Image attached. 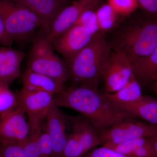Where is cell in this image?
<instances>
[{
    "label": "cell",
    "instance_id": "25",
    "mask_svg": "<svg viewBox=\"0 0 157 157\" xmlns=\"http://www.w3.org/2000/svg\"><path fill=\"white\" fill-rule=\"evenodd\" d=\"M41 157H50L53 151L51 138L46 131L42 132L38 137Z\"/></svg>",
    "mask_w": 157,
    "mask_h": 157
},
{
    "label": "cell",
    "instance_id": "20",
    "mask_svg": "<svg viewBox=\"0 0 157 157\" xmlns=\"http://www.w3.org/2000/svg\"><path fill=\"white\" fill-rule=\"evenodd\" d=\"M106 98L113 104L136 103L143 99L140 82L133 75L128 82L116 92L104 94Z\"/></svg>",
    "mask_w": 157,
    "mask_h": 157
},
{
    "label": "cell",
    "instance_id": "21",
    "mask_svg": "<svg viewBox=\"0 0 157 157\" xmlns=\"http://www.w3.org/2000/svg\"><path fill=\"white\" fill-rule=\"evenodd\" d=\"M95 12L99 30H109L114 26L117 14L109 4L102 5Z\"/></svg>",
    "mask_w": 157,
    "mask_h": 157
},
{
    "label": "cell",
    "instance_id": "27",
    "mask_svg": "<svg viewBox=\"0 0 157 157\" xmlns=\"http://www.w3.org/2000/svg\"><path fill=\"white\" fill-rule=\"evenodd\" d=\"M83 157H131L127 156L113 150L112 149L103 146L96 147L88 152Z\"/></svg>",
    "mask_w": 157,
    "mask_h": 157
},
{
    "label": "cell",
    "instance_id": "26",
    "mask_svg": "<svg viewBox=\"0 0 157 157\" xmlns=\"http://www.w3.org/2000/svg\"><path fill=\"white\" fill-rule=\"evenodd\" d=\"M0 150L4 157H30L20 145L0 143Z\"/></svg>",
    "mask_w": 157,
    "mask_h": 157
},
{
    "label": "cell",
    "instance_id": "11",
    "mask_svg": "<svg viewBox=\"0 0 157 157\" xmlns=\"http://www.w3.org/2000/svg\"><path fill=\"white\" fill-rule=\"evenodd\" d=\"M95 35L86 28L75 25L55 39L51 44L67 63L84 48Z\"/></svg>",
    "mask_w": 157,
    "mask_h": 157
},
{
    "label": "cell",
    "instance_id": "2",
    "mask_svg": "<svg viewBox=\"0 0 157 157\" xmlns=\"http://www.w3.org/2000/svg\"><path fill=\"white\" fill-rule=\"evenodd\" d=\"M110 54L107 42L101 34H96L84 48L66 63L70 80L74 85L89 84L98 86Z\"/></svg>",
    "mask_w": 157,
    "mask_h": 157
},
{
    "label": "cell",
    "instance_id": "9",
    "mask_svg": "<svg viewBox=\"0 0 157 157\" xmlns=\"http://www.w3.org/2000/svg\"><path fill=\"white\" fill-rule=\"evenodd\" d=\"M132 63L120 51L111 53L102 73L105 94H113L123 87L134 75Z\"/></svg>",
    "mask_w": 157,
    "mask_h": 157
},
{
    "label": "cell",
    "instance_id": "3",
    "mask_svg": "<svg viewBox=\"0 0 157 157\" xmlns=\"http://www.w3.org/2000/svg\"><path fill=\"white\" fill-rule=\"evenodd\" d=\"M54 51L44 31L33 40L27 69L65 83L70 79L68 66Z\"/></svg>",
    "mask_w": 157,
    "mask_h": 157
},
{
    "label": "cell",
    "instance_id": "16",
    "mask_svg": "<svg viewBox=\"0 0 157 157\" xmlns=\"http://www.w3.org/2000/svg\"><path fill=\"white\" fill-rule=\"evenodd\" d=\"M113 104L122 111L157 126V100L155 99L144 96L141 101L136 103Z\"/></svg>",
    "mask_w": 157,
    "mask_h": 157
},
{
    "label": "cell",
    "instance_id": "4",
    "mask_svg": "<svg viewBox=\"0 0 157 157\" xmlns=\"http://www.w3.org/2000/svg\"><path fill=\"white\" fill-rule=\"evenodd\" d=\"M0 15L9 36L17 43L25 42L44 25L43 21L30 9L10 0H0Z\"/></svg>",
    "mask_w": 157,
    "mask_h": 157
},
{
    "label": "cell",
    "instance_id": "14",
    "mask_svg": "<svg viewBox=\"0 0 157 157\" xmlns=\"http://www.w3.org/2000/svg\"><path fill=\"white\" fill-rule=\"evenodd\" d=\"M70 0H14L37 14L44 23L46 29L59 13L69 5Z\"/></svg>",
    "mask_w": 157,
    "mask_h": 157
},
{
    "label": "cell",
    "instance_id": "31",
    "mask_svg": "<svg viewBox=\"0 0 157 157\" xmlns=\"http://www.w3.org/2000/svg\"><path fill=\"white\" fill-rule=\"evenodd\" d=\"M153 84L154 90L157 98V78L154 82Z\"/></svg>",
    "mask_w": 157,
    "mask_h": 157
},
{
    "label": "cell",
    "instance_id": "24",
    "mask_svg": "<svg viewBox=\"0 0 157 157\" xmlns=\"http://www.w3.org/2000/svg\"><path fill=\"white\" fill-rule=\"evenodd\" d=\"M82 26L89 29L94 35L98 33L99 29L95 11L89 10L83 13L74 24Z\"/></svg>",
    "mask_w": 157,
    "mask_h": 157
},
{
    "label": "cell",
    "instance_id": "15",
    "mask_svg": "<svg viewBox=\"0 0 157 157\" xmlns=\"http://www.w3.org/2000/svg\"><path fill=\"white\" fill-rule=\"evenodd\" d=\"M23 87L34 91L45 92L53 95L63 92L65 83L49 76L27 69L22 76Z\"/></svg>",
    "mask_w": 157,
    "mask_h": 157
},
{
    "label": "cell",
    "instance_id": "1",
    "mask_svg": "<svg viewBox=\"0 0 157 157\" xmlns=\"http://www.w3.org/2000/svg\"><path fill=\"white\" fill-rule=\"evenodd\" d=\"M98 87L89 84L73 86L54 96L55 103L59 107L80 113L89 120L98 132L134 117L118 109Z\"/></svg>",
    "mask_w": 157,
    "mask_h": 157
},
{
    "label": "cell",
    "instance_id": "12",
    "mask_svg": "<svg viewBox=\"0 0 157 157\" xmlns=\"http://www.w3.org/2000/svg\"><path fill=\"white\" fill-rule=\"evenodd\" d=\"M45 121L44 130L50 136L53 146L50 157H61L68 139L66 132L67 120L55 102L50 107Z\"/></svg>",
    "mask_w": 157,
    "mask_h": 157
},
{
    "label": "cell",
    "instance_id": "22",
    "mask_svg": "<svg viewBox=\"0 0 157 157\" xmlns=\"http://www.w3.org/2000/svg\"><path fill=\"white\" fill-rule=\"evenodd\" d=\"M17 107L16 94L9 88V85L0 79V115Z\"/></svg>",
    "mask_w": 157,
    "mask_h": 157
},
{
    "label": "cell",
    "instance_id": "13",
    "mask_svg": "<svg viewBox=\"0 0 157 157\" xmlns=\"http://www.w3.org/2000/svg\"><path fill=\"white\" fill-rule=\"evenodd\" d=\"M25 56L21 51L0 45V79L10 85L18 78Z\"/></svg>",
    "mask_w": 157,
    "mask_h": 157
},
{
    "label": "cell",
    "instance_id": "30",
    "mask_svg": "<svg viewBox=\"0 0 157 157\" xmlns=\"http://www.w3.org/2000/svg\"><path fill=\"white\" fill-rule=\"evenodd\" d=\"M147 138L151 144L157 156V134Z\"/></svg>",
    "mask_w": 157,
    "mask_h": 157
},
{
    "label": "cell",
    "instance_id": "6",
    "mask_svg": "<svg viewBox=\"0 0 157 157\" xmlns=\"http://www.w3.org/2000/svg\"><path fill=\"white\" fill-rule=\"evenodd\" d=\"M17 106L21 107L28 117L29 138L39 137L50 107L54 103V96L45 92L34 91L22 87L15 93Z\"/></svg>",
    "mask_w": 157,
    "mask_h": 157
},
{
    "label": "cell",
    "instance_id": "8",
    "mask_svg": "<svg viewBox=\"0 0 157 157\" xmlns=\"http://www.w3.org/2000/svg\"><path fill=\"white\" fill-rule=\"evenodd\" d=\"M21 107L0 115V143L23 146L29 140L30 128Z\"/></svg>",
    "mask_w": 157,
    "mask_h": 157
},
{
    "label": "cell",
    "instance_id": "29",
    "mask_svg": "<svg viewBox=\"0 0 157 157\" xmlns=\"http://www.w3.org/2000/svg\"><path fill=\"white\" fill-rule=\"evenodd\" d=\"M144 10L152 14H157V0H137Z\"/></svg>",
    "mask_w": 157,
    "mask_h": 157
},
{
    "label": "cell",
    "instance_id": "5",
    "mask_svg": "<svg viewBox=\"0 0 157 157\" xmlns=\"http://www.w3.org/2000/svg\"><path fill=\"white\" fill-rule=\"evenodd\" d=\"M157 45V21L131 27L117 39V51L123 52L131 63L148 56Z\"/></svg>",
    "mask_w": 157,
    "mask_h": 157
},
{
    "label": "cell",
    "instance_id": "17",
    "mask_svg": "<svg viewBox=\"0 0 157 157\" xmlns=\"http://www.w3.org/2000/svg\"><path fill=\"white\" fill-rule=\"evenodd\" d=\"M127 156L131 157H157L147 138H137L117 144L103 145Z\"/></svg>",
    "mask_w": 157,
    "mask_h": 157
},
{
    "label": "cell",
    "instance_id": "7",
    "mask_svg": "<svg viewBox=\"0 0 157 157\" xmlns=\"http://www.w3.org/2000/svg\"><path fill=\"white\" fill-rule=\"evenodd\" d=\"M98 133L103 145L117 144L151 137L157 134V126L129 119L98 131Z\"/></svg>",
    "mask_w": 157,
    "mask_h": 157
},
{
    "label": "cell",
    "instance_id": "32",
    "mask_svg": "<svg viewBox=\"0 0 157 157\" xmlns=\"http://www.w3.org/2000/svg\"><path fill=\"white\" fill-rule=\"evenodd\" d=\"M0 157H3L2 154V151H1V150H0Z\"/></svg>",
    "mask_w": 157,
    "mask_h": 157
},
{
    "label": "cell",
    "instance_id": "19",
    "mask_svg": "<svg viewBox=\"0 0 157 157\" xmlns=\"http://www.w3.org/2000/svg\"><path fill=\"white\" fill-rule=\"evenodd\" d=\"M65 117L70 122L72 131L68 135L67 143L61 157H83L90 151V149L82 136L74 117Z\"/></svg>",
    "mask_w": 157,
    "mask_h": 157
},
{
    "label": "cell",
    "instance_id": "33",
    "mask_svg": "<svg viewBox=\"0 0 157 157\" xmlns=\"http://www.w3.org/2000/svg\"><path fill=\"white\" fill-rule=\"evenodd\" d=\"M10 1H14V0H10Z\"/></svg>",
    "mask_w": 157,
    "mask_h": 157
},
{
    "label": "cell",
    "instance_id": "28",
    "mask_svg": "<svg viewBox=\"0 0 157 157\" xmlns=\"http://www.w3.org/2000/svg\"><path fill=\"white\" fill-rule=\"evenodd\" d=\"M13 43V40L6 31L2 17L0 15V45L11 46Z\"/></svg>",
    "mask_w": 157,
    "mask_h": 157
},
{
    "label": "cell",
    "instance_id": "23",
    "mask_svg": "<svg viewBox=\"0 0 157 157\" xmlns=\"http://www.w3.org/2000/svg\"><path fill=\"white\" fill-rule=\"evenodd\" d=\"M108 4L117 14L128 15L137 9V0H108Z\"/></svg>",
    "mask_w": 157,
    "mask_h": 157
},
{
    "label": "cell",
    "instance_id": "10",
    "mask_svg": "<svg viewBox=\"0 0 157 157\" xmlns=\"http://www.w3.org/2000/svg\"><path fill=\"white\" fill-rule=\"evenodd\" d=\"M101 0H76L66 6L46 29H44L50 43L74 25L86 11L94 10Z\"/></svg>",
    "mask_w": 157,
    "mask_h": 157
},
{
    "label": "cell",
    "instance_id": "18",
    "mask_svg": "<svg viewBox=\"0 0 157 157\" xmlns=\"http://www.w3.org/2000/svg\"><path fill=\"white\" fill-rule=\"evenodd\" d=\"M131 63L133 73L139 82L154 83L157 78V45L148 56Z\"/></svg>",
    "mask_w": 157,
    "mask_h": 157
}]
</instances>
